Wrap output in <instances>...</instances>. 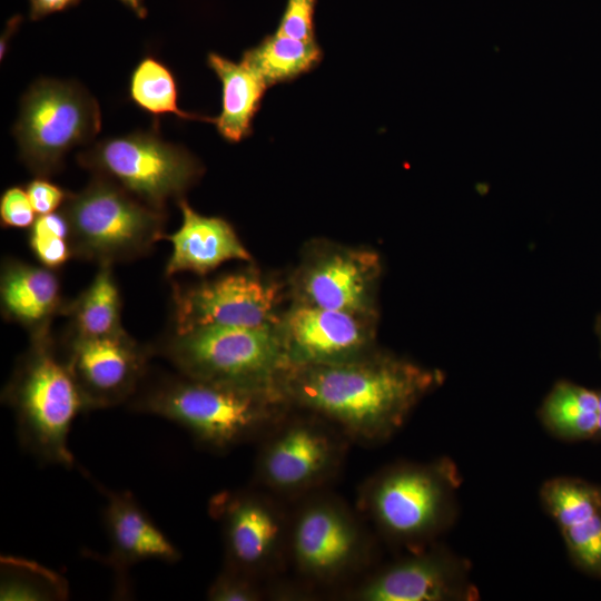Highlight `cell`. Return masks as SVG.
Here are the masks:
<instances>
[{
  "label": "cell",
  "mask_w": 601,
  "mask_h": 601,
  "mask_svg": "<svg viewBox=\"0 0 601 601\" xmlns=\"http://www.w3.org/2000/svg\"><path fill=\"white\" fill-rule=\"evenodd\" d=\"M127 8H129L138 18H145L147 16V9L144 0H119Z\"/></svg>",
  "instance_id": "obj_35"
},
{
  "label": "cell",
  "mask_w": 601,
  "mask_h": 601,
  "mask_svg": "<svg viewBox=\"0 0 601 601\" xmlns=\"http://www.w3.org/2000/svg\"><path fill=\"white\" fill-rule=\"evenodd\" d=\"M599 430L597 437H601V391H599Z\"/></svg>",
  "instance_id": "obj_37"
},
{
  "label": "cell",
  "mask_w": 601,
  "mask_h": 601,
  "mask_svg": "<svg viewBox=\"0 0 601 601\" xmlns=\"http://www.w3.org/2000/svg\"><path fill=\"white\" fill-rule=\"evenodd\" d=\"M80 0H29V16L36 21L55 12L77 6Z\"/></svg>",
  "instance_id": "obj_33"
},
{
  "label": "cell",
  "mask_w": 601,
  "mask_h": 601,
  "mask_svg": "<svg viewBox=\"0 0 601 601\" xmlns=\"http://www.w3.org/2000/svg\"><path fill=\"white\" fill-rule=\"evenodd\" d=\"M131 100L141 109L158 115H176L188 120L215 122V119L190 114L178 107L177 86L166 65L152 57H145L130 77Z\"/></svg>",
  "instance_id": "obj_24"
},
{
  "label": "cell",
  "mask_w": 601,
  "mask_h": 601,
  "mask_svg": "<svg viewBox=\"0 0 601 601\" xmlns=\"http://www.w3.org/2000/svg\"><path fill=\"white\" fill-rule=\"evenodd\" d=\"M128 404L178 424L215 452L259 441L293 408L278 385L248 387L180 373L144 383Z\"/></svg>",
  "instance_id": "obj_2"
},
{
  "label": "cell",
  "mask_w": 601,
  "mask_h": 601,
  "mask_svg": "<svg viewBox=\"0 0 601 601\" xmlns=\"http://www.w3.org/2000/svg\"><path fill=\"white\" fill-rule=\"evenodd\" d=\"M29 246L42 266L57 269L73 257L63 213L38 215L29 230Z\"/></svg>",
  "instance_id": "obj_27"
},
{
  "label": "cell",
  "mask_w": 601,
  "mask_h": 601,
  "mask_svg": "<svg viewBox=\"0 0 601 601\" xmlns=\"http://www.w3.org/2000/svg\"><path fill=\"white\" fill-rule=\"evenodd\" d=\"M208 66L223 87V107L215 119L223 138L238 142L252 132V121L267 86L242 61L236 63L217 53L208 55Z\"/></svg>",
  "instance_id": "obj_20"
},
{
  "label": "cell",
  "mask_w": 601,
  "mask_h": 601,
  "mask_svg": "<svg viewBox=\"0 0 601 601\" xmlns=\"http://www.w3.org/2000/svg\"><path fill=\"white\" fill-rule=\"evenodd\" d=\"M2 316L26 328L30 337L50 333L66 302L55 269L7 258L0 273Z\"/></svg>",
  "instance_id": "obj_19"
},
{
  "label": "cell",
  "mask_w": 601,
  "mask_h": 601,
  "mask_svg": "<svg viewBox=\"0 0 601 601\" xmlns=\"http://www.w3.org/2000/svg\"><path fill=\"white\" fill-rule=\"evenodd\" d=\"M26 190L37 215H46L60 209L69 191L52 184L45 177H37L29 181Z\"/></svg>",
  "instance_id": "obj_32"
},
{
  "label": "cell",
  "mask_w": 601,
  "mask_h": 601,
  "mask_svg": "<svg viewBox=\"0 0 601 601\" xmlns=\"http://www.w3.org/2000/svg\"><path fill=\"white\" fill-rule=\"evenodd\" d=\"M105 525L110 550L104 562L115 572L120 593L127 592L128 569L142 561L175 563L180 551L128 491H105Z\"/></svg>",
  "instance_id": "obj_17"
},
{
  "label": "cell",
  "mask_w": 601,
  "mask_h": 601,
  "mask_svg": "<svg viewBox=\"0 0 601 601\" xmlns=\"http://www.w3.org/2000/svg\"><path fill=\"white\" fill-rule=\"evenodd\" d=\"M459 484L457 470L446 459L395 463L363 482L357 510L387 542L416 551L453 523Z\"/></svg>",
  "instance_id": "obj_4"
},
{
  "label": "cell",
  "mask_w": 601,
  "mask_h": 601,
  "mask_svg": "<svg viewBox=\"0 0 601 601\" xmlns=\"http://www.w3.org/2000/svg\"><path fill=\"white\" fill-rule=\"evenodd\" d=\"M21 446L38 461L75 465L69 433L75 418L88 411L82 394L51 333L30 337L3 392Z\"/></svg>",
  "instance_id": "obj_3"
},
{
  "label": "cell",
  "mask_w": 601,
  "mask_h": 601,
  "mask_svg": "<svg viewBox=\"0 0 601 601\" xmlns=\"http://www.w3.org/2000/svg\"><path fill=\"white\" fill-rule=\"evenodd\" d=\"M377 321L292 303L277 325L287 368L338 363L375 349Z\"/></svg>",
  "instance_id": "obj_15"
},
{
  "label": "cell",
  "mask_w": 601,
  "mask_h": 601,
  "mask_svg": "<svg viewBox=\"0 0 601 601\" xmlns=\"http://www.w3.org/2000/svg\"><path fill=\"white\" fill-rule=\"evenodd\" d=\"M21 21H22V18L19 14L13 16L11 19L7 21L6 29L1 37V42H0L1 59H3V57L6 56L9 40L12 37V35L18 30V27L21 23Z\"/></svg>",
  "instance_id": "obj_34"
},
{
  "label": "cell",
  "mask_w": 601,
  "mask_h": 601,
  "mask_svg": "<svg viewBox=\"0 0 601 601\" xmlns=\"http://www.w3.org/2000/svg\"><path fill=\"white\" fill-rule=\"evenodd\" d=\"M541 501L560 530L601 514V489L575 477L546 481L541 487Z\"/></svg>",
  "instance_id": "obj_25"
},
{
  "label": "cell",
  "mask_w": 601,
  "mask_h": 601,
  "mask_svg": "<svg viewBox=\"0 0 601 601\" xmlns=\"http://www.w3.org/2000/svg\"><path fill=\"white\" fill-rule=\"evenodd\" d=\"M380 255L368 248L315 240L288 280L292 303L378 316Z\"/></svg>",
  "instance_id": "obj_13"
},
{
  "label": "cell",
  "mask_w": 601,
  "mask_h": 601,
  "mask_svg": "<svg viewBox=\"0 0 601 601\" xmlns=\"http://www.w3.org/2000/svg\"><path fill=\"white\" fill-rule=\"evenodd\" d=\"M285 502L255 484L210 497L208 512L220 526L225 566L264 582L285 570L292 513Z\"/></svg>",
  "instance_id": "obj_11"
},
{
  "label": "cell",
  "mask_w": 601,
  "mask_h": 601,
  "mask_svg": "<svg viewBox=\"0 0 601 601\" xmlns=\"http://www.w3.org/2000/svg\"><path fill=\"white\" fill-rule=\"evenodd\" d=\"M26 188L12 186L0 199V220L6 228H30L37 218Z\"/></svg>",
  "instance_id": "obj_30"
},
{
  "label": "cell",
  "mask_w": 601,
  "mask_h": 601,
  "mask_svg": "<svg viewBox=\"0 0 601 601\" xmlns=\"http://www.w3.org/2000/svg\"><path fill=\"white\" fill-rule=\"evenodd\" d=\"M177 203L183 219L177 231L165 236L173 246L165 268L167 277L183 272L206 275L228 260H252L250 253L227 220L198 214L185 198Z\"/></svg>",
  "instance_id": "obj_18"
},
{
  "label": "cell",
  "mask_w": 601,
  "mask_h": 601,
  "mask_svg": "<svg viewBox=\"0 0 601 601\" xmlns=\"http://www.w3.org/2000/svg\"><path fill=\"white\" fill-rule=\"evenodd\" d=\"M70 231L75 258L114 265L147 255L165 238V210L141 201L101 176L79 193H69L60 208Z\"/></svg>",
  "instance_id": "obj_6"
},
{
  "label": "cell",
  "mask_w": 601,
  "mask_h": 601,
  "mask_svg": "<svg viewBox=\"0 0 601 601\" xmlns=\"http://www.w3.org/2000/svg\"><path fill=\"white\" fill-rule=\"evenodd\" d=\"M100 127L99 105L82 86L39 79L21 99L13 135L23 164L37 177L48 178L68 151L91 141Z\"/></svg>",
  "instance_id": "obj_9"
},
{
  "label": "cell",
  "mask_w": 601,
  "mask_h": 601,
  "mask_svg": "<svg viewBox=\"0 0 601 601\" xmlns=\"http://www.w3.org/2000/svg\"><path fill=\"white\" fill-rule=\"evenodd\" d=\"M152 351L183 375L239 386H275L287 368L277 325L171 332Z\"/></svg>",
  "instance_id": "obj_8"
},
{
  "label": "cell",
  "mask_w": 601,
  "mask_h": 601,
  "mask_svg": "<svg viewBox=\"0 0 601 601\" xmlns=\"http://www.w3.org/2000/svg\"><path fill=\"white\" fill-rule=\"evenodd\" d=\"M268 595L266 582L225 565L207 591L210 601H259Z\"/></svg>",
  "instance_id": "obj_29"
},
{
  "label": "cell",
  "mask_w": 601,
  "mask_h": 601,
  "mask_svg": "<svg viewBox=\"0 0 601 601\" xmlns=\"http://www.w3.org/2000/svg\"><path fill=\"white\" fill-rule=\"evenodd\" d=\"M560 531L574 564L601 578V514Z\"/></svg>",
  "instance_id": "obj_28"
},
{
  "label": "cell",
  "mask_w": 601,
  "mask_h": 601,
  "mask_svg": "<svg viewBox=\"0 0 601 601\" xmlns=\"http://www.w3.org/2000/svg\"><path fill=\"white\" fill-rule=\"evenodd\" d=\"M78 161L160 210L168 200L184 198L204 174L195 156L164 140L155 129L100 140L79 154Z\"/></svg>",
  "instance_id": "obj_10"
},
{
  "label": "cell",
  "mask_w": 601,
  "mask_h": 601,
  "mask_svg": "<svg viewBox=\"0 0 601 601\" xmlns=\"http://www.w3.org/2000/svg\"><path fill=\"white\" fill-rule=\"evenodd\" d=\"M321 59L322 50L316 41L297 40L276 32L246 50L240 61L268 87L309 71Z\"/></svg>",
  "instance_id": "obj_23"
},
{
  "label": "cell",
  "mask_w": 601,
  "mask_h": 601,
  "mask_svg": "<svg viewBox=\"0 0 601 601\" xmlns=\"http://www.w3.org/2000/svg\"><path fill=\"white\" fill-rule=\"evenodd\" d=\"M443 381L439 370L375 348L338 363L288 367L277 385L292 407L329 421L351 442L377 445Z\"/></svg>",
  "instance_id": "obj_1"
},
{
  "label": "cell",
  "mask_w": 601,
  "mask_h": 601,
  "mask_svg": "<svg viewBox=\"0 0 601 601\" xmlns=\"http://www.w3.org/2000/svg\"><path fill=\"white\" fill-rule=\"evenodd\" d=\"M295 502L288 565L304 588L344 584L370 568L374 541L358 510L326 489Z\"/></svg>",
  "instance_id": "obj_5"
},
{
  "label": "cell",
  "mask_w": 601,
  "mask_h": 601,
  "mask_svg": "<svg viewBox=\"0 0 601 601\" xmlns=\"http://www.w3.org/2000/svg\"><path fill=\"white\" fill-rule=\"evenodd\" d=\"M315 0H288L277 33L303 41H315Z\"/></svg>",
  "instance_id": "obj_31"
},
{
  "label": "cell",
  "mask_w": 601,
  "mask_h": 601,
  "mask_svg": "<svg viewBox=\"0 0 601 601\" xmlns=\"http://www.w3.org/2000/svg\"><path fill=\"white\" fill-rule=\"evenodd\" d=\"M1 600H48L66 595L58 574L23 559H2Z\"/></svg>",
  "instance_id": "obj_26"
},
{
  "label": "cell",
  "mask_w": 601,
  "mask_h": 601,
  "mask_svg": "<svg viewBox=\"0 0 601 601\" xmlns=\"http://www.w3.org/2000/svg\"><path fill=\"white\" fill-rule=\"evenodd\" d=\"M595 333L598 335L599 342H600V348H601V315L598 316L595 322Z\"/></svg>",
  "instance_id": "obj_36"
},
{
  "label": "cell",
  "mask_w": 601,
  "mask_h": 601,
  "mask_svg": "<svg viewBox=\"0 0 601 601\" xmlns=\"http://www.w3.org/2000/svg\"><path fill=\"white\" fill-rule=\"evenodd\" d=\"M63 315L70 321L68 335L101 337L125 332L121 325V297L112 265H99L87 288L66 304Z\"/></svg>",
  "instance_id": "obj_22"
},
{
  "label": "cell",
  "mask_w": 601,
  "mask_h": 601,
  "mask_svg": "<svg viewBox=\"0 0 601 601\" xmlns=\"http://www.w3.org/2000/svg\"><path fill=\"white\" fill-rule=\"evenodd\" d=\"M61 353L90 411L129 402L146 380L154 351L125 331L101 337L67 335Z\"/></svg>",
  "instance_id": "obj_14"
},
{
  "label": "cell",
  "mask_w": 601,
  "mask_h": 601,
  "mask_svg": "<svg viewBox=\"0 0 601 601\" xmlns=\"http://www.w3.org/2000/svg\"><path fill=\"white\" fill-rule=\"evenodd\" d=\"M258 442L254 484L294 502L335 481L352 443L329 421L294 407Z\"/></svg>",
  "instance_id": "obj_7"
},
{
  "label": "cell",
  "mask_w": 601,
  "mask_h": 601,
  "mask_svg": "<svg viewBox=\"0 0 601 601\" xmlns=\"http://www.w3.org/2000/svg\"><path fill=\"white\" fill-rule=\"evenodd\" d=\"M599 391L570 381H558L539 410L542 424L554 436L566 441L597 437Z\"/></svg>",
  "instance_id": "obj_21"
},
{
  "label": "cell",
  "mask_w": 601,
  "mask_h": 601,
  "mask_svg": "<svg viewBox=\"0 0 601 601\" xmlns=\"http://www.w3.org/2000/svg\"><path fill=\"white\" fill-rule=\"evenodd\" d=\"M345 595L356 601H455L477 598L465 562L444 548L431 544L368 573Z\"/></svg>",
  "instance_id": "obj_16"
},
{
  "label": "cell",
  "mask_w": 601,
  "mask_h": 601,
  "mask_svg": "<svg viewBox=\"0 0 601 601\" xmlns=\"http://www.w3.org/2000/svg\"><path fill=\"white\" fill-rule=\"evenodd\" d=\"M285 285L249 267L193 285L173 287V333L206 326L278 325Z\"/></svg>",
  "instance_id": "obj_12"
}]
</instances>
